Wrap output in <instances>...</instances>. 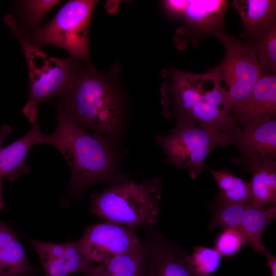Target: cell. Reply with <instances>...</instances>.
Instances as JSON below:
<instances>
[{
  "label": "cell",
  "instance_id": "26",
  "mask_svg": "<svg viewBox=\"0 0 276 276\" xmlns=\"http://www.w3.org/2000/svg\"><path fill=\"white\" fill-rule=\"evenodd\" d=\"M60 1L31 0L22 2L23 10L29 25L33 30L39 28L44 16Z\"/></svg>",
  "mask_w": 276,
  "mask_h": 276
},
{
  "label": "cell",
  "instance_id": "12",
  "mask_svg": "<svg viewBox=\"0 0 276 276\" xmlns=\"http://www.w3.org/2000/svg\"><path fill=\"white\" fill-rule=\"evenodd\" d=\"M232 114L241 129L275 119L276 75L262 73L249 95Z\"/></svg>",
  "mask_w": 276,
  "mask_h": 276
},
{
  "label": "cell",
  "instance_id": "25",
  "mask_svg": "<svg viewBox=\"0 0 276 276\" xmlns=\"http://www.w3.org/2000/svg\"><path fill=\"white\" fill-rule=\"evenodd\" d=\"M244 243L245 239L240 231L227 228L217 236L214 246L222 257H229L237 254Z\"/></svg>",
  "mask_w": 276,
  "mask_h": 276
},
{
  "label": "cell",
  "instance_id": "15",
  "mask_svg": "<svg viewBox=\"0 0 276 276\" xmlns=\"http://www.w3.org/2000/svg\"><path fill=\"white\" fill-rule=\"evenodd\" d=\"M45 134L41 133L36 122L21 139L0 149V178L11 181L17 179L19 174L29 173L30 168L25 160L30 149L33 146L44 144Z\"/></svg>",
  "mask_w": 276,
  "mask_h": 276
},
{
  "label": "cell",
  "instance_id": "28",
  "mask_svg": "<svg viewBox=\"0 0 276 276\" xmlns=\"http://www.w3.org/2000/svg\"><path fill=\"white\" fill-rule=\"evenodd\" d=\"M263 254L265 255L267 263V265L269 268L271 276H276V257L266 248L264 250Z\"/></svg>",
  "mask_w": 276,
  "mask_h": 276
},
{
  "label": "cell",
  "instance_id": "20",
  "mask_svg": "<svg viewBox=\"0 0 276 276\" xmlns=\"http://www.w3.org/2000/svg\"><path fill=\"white\" fill-rule=\"evenodd\" d=\"M148 262L142 246L95 266L89 276H147Z\"/></svg>",
  "mask_w": 276,
  "mask_h": 276
},
{
  "label": "cell",
  "instance_id": "21",
  "mask_svg": "<svg viewBox=\"0 0 276 276\" xmlns=\"http://www.w3.org/2000/svg\"><path fill=\"white\" fill-rule=\"evenodd\" d=\"M219 189L216 195L227 202L242 205L251 204L252 196L249 182L232 174L227 168L215 170L205 165Z\"/></svg>",
  "mask_w": 276,
  "mask_h": 276
},
{
  "label": "cell",
  "instance_id": "23",
  "mask_svg": "<svg viewBox=\"0 0 276 276\" xmlns=\"http://www.w3.org/2000/svg\"><path fill=\"white\" fill-rule=\"evenodd\" d=\"M247 205L226 201L216 194L211 206L212 217L208 228L210 230L234 228L240 231Z\"/></svg>",
  "mask_w": 276,
  "mask_h": 276
},
{
  "label": "cell",
  "instance_id": "3",
  "mask_svg": "<svg viewBox=\"0 0 276 276\" xmlns=\"http://www.w3.org/2000/svg\"><path fill=\"white\" fill-rule=\"evenodd\" d=\"M57 124L44 143L63 156L72 173V192H81L95 183H110L127 177L120 171L123 150L96 134H90L73 120L57 111Z\"/></svg>",
  "mask_w": 276,
  "mask_h": 276
},
{
  "label": "cell",
  "instance_id": "7",
  "mask_svg": "<svg viewBox=\"0 0 276 276\" xmlns=\"http://www.w3.org/2000/svg\"><path fill=\"white\" fill-rule=\"evenodd\" d=\"M94 0L67 2L44 27L33 30L32 43L40 49L45 45L66 50L72 58L89 64L88 39Z\"/></svg>",
  "mask_w": 276,
  "mask_h": 276
},
{
  "label": "cell",
  "instance_id": "14",
  "mask_svg": "<svg viewBox=\"0 0 276 276\" xmlns=\"http://www.w3.org/2000/svg\"><path fill=\"white\" fill-rule=\"evenodd\" d=\"M151 250L147 276H195L187 263L188 254L162 235L156 236Z\"/></svg>",
  "mask_w": 276,
  "mask_h": 276
},
{
  "label": "cell",
  "instance_id": "16",
  "mask_svg": "<svg viewBox=\"0 0 276 276\" xmlns=\"http://www.w3.org/2000/svg\"><path fill=\"white\" fill-rule=\"evenodd\" d=\"M243 25L241 40H247L276 24L275 0H234L231 5Z\"/></svg>",
  "mask_w": 276,
  "mask_h": 276
},
{
  "label": "cell",
  "instance_id": "5",
  "mask_svg": "<svg viewBox=\"0 0 276 276\" xmlns=\"http://www.w3.org/2000/svg\"><path fill=\"white\" fill-rule=\"evenodd\" d=\"M5 20L19 41L27 61L29 90L28 101L22 111L34 125L36 123L40 102L60 96L66 90L74 74L78 59L59 58L46 54L24 37L13 16H8Z\"/></svg>",
  "mask_w": 276,
  "mask_h": 276
},
{
  "label": "cell",
  "instance_id": "10",
  "mask_svg": "<svg viewBox=\"0 0 276 276\" xmlns=\"http://www.w3.org/2000/svg\"><path fill=\"white\" fill-rule=\"evenodd\" d=\"M77 242L87 259L100 263L142 246L133 228L107 221L89 226Z\"/></svg>",
  "mask_w": 276,
  "mask_h": 276
},
{
  "label": "cell",
  "instance_id": "30",
  "mask_svg": "<svg viewBox=\"0 0 276 276\" xmlns=\"http://www.w3.org/2000/svg\"><path fill=\"white\" fill-rule=\"evenodd\" d=\"M2 178H0V211L2 210L4 203L2 200Z\"/></svg>",
  "mask_w": 276,
  "mask_h": 276
},
{
  "label": "cell",
  "instance_id": "4",
  "mask_svg": "<svg viewBox=\"0 0 276 276\" xmlns=\"http://www.w3.org/2000/svg\"><path fill=\"white\" fill-rule=\"evenodd\" d=\"M162 184L157 178L136 182L128 177L90 197V212L107 222L151 232L158 221Z\"/></svg>",
  "mask_w": 276,
  "mask_h": 276
},
{
  "label": "cell",
  "instance_id": "1",
  "mask_svg": "<svg viewBox=\"0 0 276 276\" xmlns=\"http://www.w3.org/2000/svg\"><path fill=\"white\" fill-rule=\"evenodd\" d=\"M120 70L116 63L108 71L100 72L78 60L68 86L60 96L57 111L123 151L127 109L118 80Z\"/></svg>",
  "mask_w": 276,
  "mask_h": 276
},
{
  "label": "cell",
  "instance_id": "6",
  "mask_svg": "<svg viewBox=\"0 0 276 276\" xmlns=\"http://www.w3.org/2000/svg\"><path fill=\"white\" fill-rule=\"evenodd\" d=\"M154 139L166 154L167 163L187 169L194 180L202 174L205 159L213 150L233 144L232 138L225 133L186 121H176L167 135L156 134Z\"/></svg>",
  "mask_w": 276,
  "mask_h": 276
},
{
  "label": "cell",
  "instance_id": "2",
  "mask_svg": "<svg viewBox=\"0 0 276 276\" xmlns=\"http://www.w3.org/2000/svg\"><path fill=\"white\" fill-rule=\"evenodd\" d=\"M160 87L163 114L166 118L197 123L208 129L222 132L235 143L241 129L236 124L228 105L226 91L209 69L202 74L164 69Z\"/></svg>",
  "mask_w": 276,
  "mask_h": 276
},
{
  "label": "cell",
  "instance_id": "19",
  "mask_svg": "<svg viewBox=\"0 0 276 276\" xmlns=\"http://www.w3.org/2000/svg\"><path fill=\"white\" fill-rule=\"evenodd\" d=\"M276 218V204L264 206L247 205L244 213L240 231L245 243L257 254H263L266 247L262 238L267 227Z\"/></svg>",
  "mask_w": 276,
  "mask_h": 276
},
{
  "label": "cell",
  "instance_id": "8",
  "mask_svg": "<svg viewBox=\"0 0 276 276\" xmlns=\"http://www.w3.org/2000/svg\"><path fill=\"white\" fill-rule=\"evenodd\" d=\"M217 38L225 48V54L210 69L226 90L232 112L247 97L262 72L252 50L240 39L225 31Z\"/></svg>",
  "mask_w": 276,
  "mask_h": 276
},
{
  "label": "cell",
  "instance_id": "29",
  "mask_svg": "<svg viewBox=\"0 0 276 276\" xmlns=\"http://www.w3.org/2000/svg\"><path fill=\"white\" fill-rule=\"evenodd\" d=\"M12 128L8 125H3L0 129V149L7 136L11 132Z\"/></svg>",
  "mask_w": 276,
  "mask_h": 276
},
{
  "label": "cell",
  "instance_id": "24",
  "mask_svg": "<svg viewBox=\"0 0 276 276\" xmlns=\"http://www.w3.org/2000/svg\"><path fill=\"white\" fill-rule=\"evenodd\" d=\"M221 258L215 248L196 246L192 255H187V261L195 276H210L219 267Z\"/></svg>",
  "mask_w": 276,
  "mask_h": 276
},
{
  "label": "cell",
  "instance_id": "9",
  "mask_svg": "<svg viewBox=\"0 0 276 276\" xmlns=\"http://www.w3.org/2000/svg\"><path fill=\"white\" fill-rule=\"evenodd\" d=\"M229 5L225 0H188L183 25L173 37L176 47L183 50L189 43L197 47L202 37H218L225 31L224 17Z\"/></svg>",
  "mask_w": 276,
  "mask_h": 276
},
{
  "label": "cell",
  "instance_id": "22",
  "mask_svg": "<svg viewBox=\"0 0 276 276\" xmlns=\"http://www.w3.org/2000/svg\"><path fill=\"white\" fill-rule=\"evenodd\" d=\"M243 42L255 53L262 73L276 75V24Z\"/></svg>",
  "mask_w": 276,
  "mask_h": 276
},
{
  "label": "cell",
  "instance_id": "11",
  "mask_svg": "<svg viewBox=\"0 0 276 276\" xmlns=\"http://www.w3.org/2000/svg\"><path fill=\"white\" fill-rule=\"evenodd\" d=\"M45 276H68L81 273L89 276L95 267L80 251L77 242L57 243L30 239Z\"/></svg>",
  "mask_w": 276,
  "mask_h": 276
},
{
  "label": "cell",
  "instance_id": "18",
  "mask_svg": "<svg viewBox=\"0 0 276 276\" xmlns=\"http://www.w3.org/2000/svg\"><path fill=\"white\" fill-rule=\"evenodd\" d=\"M234 145L240 151V154L259 156L275 159V119L241 129Z\"/></svg>",
  "mask_w": 276,
  "mask_h": 276
},
{
  "label": "cell",
  "instance_id": "17",
  "mask_svg": "<svg viewBox=\"0 0 276 276\" xmlns=\"http://www.w3.org/2000/svg\"><path fill=\"white\" fill-rule=\"evenodd\" d=\"M36 272L14 231L0 221V276H35Z\"/></svg>",
  "mask_w": 276,
  "mask_h": 276
},
{
  "label": "cell",
  "instance_id": "13",
  "mask_svg": "<svg viewBox=\"0 0 276 276\" xmlns=\"http://www.w3.org/2000/svg\"><path fill=\"white\" fill-rule=\"evenodd\" d=\"M233 163L241 166L251 174L249 182L251 203L267 205L276 202V161L259 156L240 154L232 158Z\"/></svg>",
  "mask_w": 276,
  "mask_h": 276
},
{
  "label": "cell",
  "instance_id": "27",
  "mask_svg": "<svg viewBox=\"0 0 276 276\" xmlns=\"http://www.w3.org/2000/svg\"><path fill=\"white\" fill-rule=\"evenodd\" d=\"M188 3V0H167L162 2L163 7L172 18L182 19Z\"/></svg>",
  "mask_w": 276,
  "mask_h": 276
}]
</instances>
